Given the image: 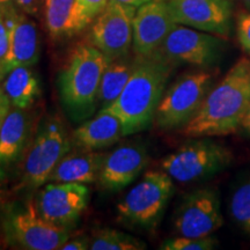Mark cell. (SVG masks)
<instances>
[{"label":"cell","mask_w":250,"mask_h":250,"mask_svg":"<svg viewBox=\"0 0 250 250\" xmlns=\"http://www.w3.org/2000/svg\"><path fill=\"white\" fill-rule=\"evenodd\" d=\"M214 83L215 73L211 67H197L180 76L162 95L155 112L156 126L165 131L186 126L201 109Z\"/></svg>","instance_id":"277c9868"},{"label":"cell","mask_w":250,"mask_h":250,"mask_svg":"<svg viewBox=\"0 0 250 250\" xmlns=\"http://www.w3.org/2000/svg\"><path fill=\"white\" fill-rule=\"evenodd\" d=\"M236 35L240 45L250 56V13L242 12L236 17Z\"/></svg>","instance_id":"4316f807"},{"label":"cell","mask_w":250,"mask_h":250,"mask_svg":"<svg viewBox=\"0 0 250 250\" xmlns=\"http://www.w3.org/2000/svg\"><path fill=\"white\" fill-rule=\"evenodd\" d=\"M239 131H241V132L245 133L246 136L250 137V104H249L248 109H247L245 116H243V118H242Z\"/></svg>","instance_id":"d6a6232c"},{"label":"cell","mask_w":250,"mask_h":250,"mask_svg":"<svg viewBox=\"0 0 250 250\" xmlns=\"http://www.w3.org/2000/svg\"><path fill=\"white\" fill-rule=\"evenodd\" d=\"M250 104V59L241 58L214 83L182 133L190 138L236 133Z\"/></svg>","instance_id":"7a4b0ae2"},{"label":"cell","mask_w":250,"mask_h":250,"mask_svg":"<svg viewBox=\"0 0 250 250\" xmlns=\"http://www.w3.org/2000/svg\"><path fill=\"white\" fill-rule=\"evenodd\" d=\"M107 154L78 147L59 161L48 182L92 184L99 181Z\"/></svg>","instance_id":"ac0fdd59"},{"label":"cell","mask_w":250,"mask_h":250,"mask_svg":"<svg viewBox=\"0 0 250 250\" xmlns=\"http://www.w3.org/2000/svg\"><path fill=\"white\" fill-rule=\"evenodd\" d=\"M13 2L20 11L30 17H37L42 5H44V0H13Z\"/></svg>","instance_id":"f1b7e54d"},{"label":"cell","mask_w":250,"mask_h":250,"mask_svg":"<svg viewBox=\"0 0 250 250\" xmlns=\"http://www.w3.org/2000/svg\"><path fill=\"white\" fill-rule=\"evenodd\" d=\"M8 246L9 242L5 228V213H2L1 210H0V249L7 248Z\"/></svg>","instance_id":"1f68e13d"},{"label":"cell","mask_w":250,"mask_h":250,"mask_svg":"<svg viewBox=\"0 0 250 250\" xmlns=\"http://www.w3.org/2000/svg\"><path fill=\"white\" fill-rule=\"evenodd\" d=\"M5 228L9 246L26 250L61 249L71 236V229L43 218L33 198L22 208L5 213Z\"/></svg>","instance_id":"ba28073f"},{"label":"cell","mask_w":250,"mask_h":250,"mask_svg":"<svg viewBox=\"0 0 250 250\" xmlns=\"http://www.w3.org/2000/svg\"><path fill=\"white\" fill-rule=\"evenodd\" d=\"M177 66L160 50L149 56H134L132 73L120 98L110 107L101 109L121 121L123 137L147 130L153 124L168 81Z\"/></svg>","instance_id":"6da1fadb"},{"label":"cell","mask_w":250,"mask_h":250,"mask_svg":"<svg viewBox=\"0 0 250 250\" xmlns=\"http://www.w3.org/2000/svg\"><path fill=\"white\" fill-rule=\"evenodd\" d=\"M233 162V153L226 146L201 137L181 145L160 162L162 170L179 183H193L214 176Z\"/></svg>","instance_id":"5b68a950"},{"label":"cell","mask_w":250,"mask_h":250,"mask_svg":"<svg viewBox=\"0 0 250 250\" xmlns=\"http://www.w3.org/2000/svg\"><path fill=\"white\" fill-rule=\"evenodd\" d=\"M9 34L6 72L17 66H34L40 58V33L35 21L24 12H19L14 2L1 8ZM7 76V74H6Z\"/></svg>","instance_id":"9a60e30c"},{"label":"cell","mask_w":250,"mask_h":250,"mask_svg":"<svg viewBox=\"0 0 250 250\" xmlns=\"http://www.w3.org/2000/svg\"><path fill=\"white\" fill-rule=\"evenodd\" d=\"M110 62L93 44H79L73 50L58 77L59 95L65 110L74 121L85 120L98 105L100 83Z\"/></svg>","instance_id":"3957f363"},{"label":"cell","mask_w":250,"mask_h":250,"mask_svg":"<svg viewBox=\"0 0 250 250\" xmlns=\"http://www.w3.org/2000/svg\"><path fill=\"white\" fill-rule=\"evenodd\" d=\"M149 160V153L142 143L118 146L105 156L99 179L100 186L107 191H120L143 173Z\"/></svg>","instance_id":"2e32d148"},{"label":"cell","mask_w":250,"mask_h":250,"mask_svg":"<svg viewBox=\"0 0 250 250\" xmlns=\"http://www.w3.org/2000/svg\"><path fill=\"white\" fill-rule=\"evenodd\" d=\"M243 1L246 2V4H247V6H248V7H250V0H243Z\"/></svg>","instance_id":"d590c367"},{"label":"cell","mask_w":250,"mask_h":250,"mask_svg":"<svg viewBox=\"0 0 250 250\" xmlns=\"http://www.w3.org/2000/svg\"><path fill=\"white\" fill-rule=\"evenodd\" d=\"M45 26L55 40L72 37L88 26L78 0H44Z\"/></svg>","instance_id":"ffe728a7"},{"label":"cell","mask_w":250,"mask_h":250,"mask_svg":"<svg viewBox=\"0 0 250 250\" xmlns=\"http://www.w3.org/2000/svg\"><path fill=\"white\" fill-rule=\"evenodd\" d=\"M2 92L7 96L12 107L29 109L41 95L39 78L30 66H17L11 70L2 80Z\"/></svg>","instance_id":"44dd1931"},{"label":"cell","mask_w":250,"mask_h":250,"mask_svg":"<svg viewBox=\"0 0 250 250\" xmlns=\"http://www.w3.org/2000/svg\"><path fill=\"white\" fill-rule=\"evenodd\" d=\"M29 137L30 121L26 110L12 107L0 127V179L23 158Z\"/></svg>","instance_id":"e0dca14e"},{"label":"cell","mask_w":250,"mask_h":250,"mask_svg":"<svg viewBox=\"0 0 250 250\" xmlns=\"http://www.w3.org/2000/svg\"><path fill=\"white\" fill-rule=\"evenodd\" d=\"M89 202L86 184L50 183L39 192V213L50 223L71 229L76 226Z\"/></svg>","instance_id":"4fadbf2b"},{"label":"cell","mask_w":250,"mask_h":250,"mask_svg":"<svg viewBox=\"0 0 250 250\" xmlns=\"http://www.w3.org/2000/svg\"><path fill=\"white\" fill-rule=\"evenodd\" d=\"M162 1H168V0H162Z\"/></svg>","instance_id":"8d00e7d4"},{"label":"cell","mask_w":250,"mask_h":250,"mask_svg":"<svg viewBox=\"0 0 250 250\" xmlns=\"http://www.w3.org/2000/svg\"><path fill=\"white\" fill-rule=\"evenodd\" d=\"M159 50L176 65L210 68L223 57L225 41L213 34L177 24Z\"/></svg>","instance_id":"9c48e42d"},{"label":"cell","mask_w":250,"mask_h":250,"mask_svg":"<svg viewBox=\"0 0 250 250\" xmlns=\"http://www.w3.org/2000/svg\"><path fill=\"white\" fill-rule=\"evenodd\" d=\"M72 138L58 117H49L24 152L21 187L35 190L49 181L59 161L71 151Z\"/></svg>","instance_id":"8992f818"},{"label":"cell","mask_w":250,"mask_h":250,"mask_svg":"<svg viewBox=\"0 0 250 250\" xmlns=\"http://www.w3.org/2000/svg\"><path fill=\"white\" fill-rule=\"evenodd\" d=\"M11 108H12L11 102H9L7 96L5 95V93L2 92V89L0 88V127H1L2 123H4L5 118L8 115Z\"/></svg>","instance_id":"4dcf8cb0"},{"label":"cell","mask_w":250,"mask_h":250,"mask_svg":"<svg viewBox=\"0 0 250 250\" xmlns=\"http://www.w3.org/2000/svg\"><path fill=\"white\" fill-rule=\"evenodd\" d=\"M173 193V179L166 171H147L117 204L118 217L124 223L144 229L155 228Z\"/></svg>","instance_id":"52a82bcc"},{"label":"cell","mask_w":250,"mask_h":250,"mask_svg":"<svg viewBox=\"0 0 250 250\" xmlns=\"http://www.w3.org/2000/svg\"><path fill=\"white\" fill-rule=\"evenodd\" d=\"M111 1L115 2H120L122 5L125 6H131V7H136L139 8L140 6L147 4V2L152 1V0H111Z\"/></svg>","instance_id":"836d02e7"},{"label":"cell","mask_w":250,"mask_h":250,"mask_svg":"<svg viewBox=\"0 0 250 250\" xmlns=\"http://www.w3.org/2000/svg\"><path fill=\"white\" fill-rule=\"evenodd\" d=\"M224 225L217 189L205 187L188 193L177 208L174 228L177 235L210 236Z\"/></svg>","instance_id":"30bf717a"},{"label":"cell","mask_w":250,"mask_h":250,"mask_svg":"<svg viewBox=\"0 0 250 250\" xmlns=\"http://www.w3.org/2000/svg\"><path fill=\"white\" fill-rule=\"evenodd\" d=\"M176 26L168 1L152 0L140 6L132 21L134 56L154 54Z\"/></svg>","instance_id":"5bb4252c"},{"label":"cell","mask_w":250,"mask_h":250,"mask_svg":"<svg viewBox=\"0 0 250 250\" xmlns=\"http://www.w3.org/2000/svg\"><path fill=\"white\" fill-rule=\"evenodd\" d=\"M218 240L212 235L205 237L181 236L164 241L159 248L164 250H212L218 247Z\"/></svg>","instance_id":"d4e9b609"},{"label":"cell","mask_w":250,"mask_h":250,"mask_svg":"<svg viewBox=\"0 0 250 250\" xmlns=\"http://www.w3.org/2000/svg\"><path fill=\"white\" fill-rule=\"evenodd\" d=\"M11 2H13V0H0V8H2L6 5L11 4Z\"/></svg>","instance_id":"e575fe53"},{"label":"cell","mask_w":250,"mask_h":250,"mask_svg":"<svg viewBox=\"0 0 250 250\" xmlns=\"http://www.w3.org/2000/svg\"><path fill=\"white\" fill-rule=\"evenodd\" d=\"M175 22L213 35L229 36L233 28V0H168Z\"/></svg>","instance_id":"7c38bea8"},{"label":"cell","mask_w":250,"mask_h":250,"mask_svg":"<svg viewBox=\"0 0 250 250\" xmlns=\"http://www.w3.org/2000/svg\"><path fill=\"white\" fill-rule=\"evenodd\" d=\"M229 213L237 227L250 235V176L234 191L229 203Z\"/></svg>","instance_id":"cb8c5ba5"},{"label":"cell","mask_w":250,"mask_h":250,"mask_svg":"<svg viewBox=\"0 0 250 250\" xmlns=\"http://www.w3.org/2000/svg\"><path fill=\"white\" fill-rule=\"evenodd\" d=\"M9 49V34L7 24L5 22L4 14L0 8V83L5 79L6 74V62H7Z\"/></svg>","instance_id":"484cf974"},{"label":"cell","mask_w":250,"mask_h":250,"mask_svg":"<svg viewBox=\"0 0 250 250\" xmlns=\"http://www.w3.org/2000/svg\"><path fill=\"white\" fill-rule=\"evenodd\" d=\"M136 12V7L109 0L104 11L94 20L90 44L110 61L127 57L132 46V21Z\"/></svg>","instance_id":"8fae6325"},{"label":"cell","mask_w":250,"mask_h":250,"mask_svg":"<svg viewBox=\"0 0 250 250\" xmlns=\"http://www.w3.org/2000/svg\"><path fill=\"white\" fill-rule=\"evenodd\" d=\"M89 239V249L92 250H143L147 248L142 240L111 228L94 229Z\"/></svg>","instance_id":"603a6c76"},{"label":"cell","mask_w":250,"mask_h":250,"mask_svg":"<svg viewBox=\"0 0 250 250\" xmlns=\"http://www.w3.org/2000/svg\"><path fill=\"white\" fill-rule=\"evenodd\" d=\"M89 243L90 239L88 236H77L74 239L67 240L66 242L64 243L61 247L62 250H86L89 249Z\"/></svg>","instance_id":"f546056e"},{"label":"cell","mask_w":250,"mask_h":250,"mask_svg":"<svg viewBox=\"0 0 250 250\" xmlns=\"http://www.w3.org/2000/svg\"><path fill=\"white\" fill-rule=\"evenodd\" d=\"M122 137L123 126L121 121L110 112L100 110L95 117L73 131L72 143L77 147L98 151L112 146L120 142Z\"/></svg>","instance_id":"d6986e66"},{"label":"cell","mask_w":250,"mask_h":250,"mask_svg":"<svg viewBox=\"0 0 250 250\" xmlns=\"http://www.w3.org/2000/svg\"><path fill=\"white\" fill-rule=\"evenodd\" d=\"M78 1L88 23H92L109 4V0H78Z\"/></svg>","instance_id":"83f0119b"},{"label":"cell","mask_w":250,"mask_h":250,"mask_svg":"<svg viewBox=\"0 0 250 250\" xmlns=\"http://www.w3.org/2000/svg\"><path fill=\"white\" fill-rule=\"evenodd\" d=\"M127 57L110 61L103 72L98 94V105L101 109L110 107L126 86L133 68V59L130 61Z\"/></svg>","instance_id":"7402d4cb"}]
</instances>
